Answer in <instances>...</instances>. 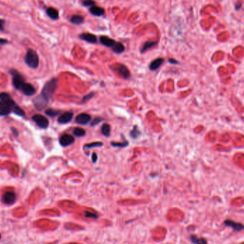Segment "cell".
Masks as SVG:
<instances>
[{
    "label": "cell",
    "instance_id": "cell-1",
    "mask_svg": "<svg viewBox=\"0 0 244 244\" xmlns=\"http://www.w3.org/2000/svg\"><path fill=\"white\" fill-rule=\"evenodd\" d=\"M0 116L9 115L17 105L6 92L0 93Z\"/></svg>",
    "mask_w": 244,
    "mask_h": 244
},
{
    "label": "cell",
    "instance_id": "cell-2",
    "mask_svg": "<svg viewBox=\"0 0 244 244\" xmlns=\"http://www.w3.org/2000/svg\"><path fill=\"white\" fill-rule=\"evenodd\" d=\"M58 80L53 78L44 85L43 89L42 90L41 94L39 95L47 101H49L50 97L52 96L54 92L56 91L57 87Z\"/></svg>",
    "mask_w": 244,
    "mask_h": 244
},
{
    "label": "cell",
    "instance_id": "cell-3",
    "mask_svg": "<svg viewBox=\"0 0 244 244\" xmlns=\"http://www.w3.org/2000/svg\"><path fill=\"white\" fill-rule=\"evenodd\" d=\"M25 63L32 69H37L39 64V56L33 49H28L24 57Z\"/></svg>",
    "mask_w": 244,
    "mask_h": 244
},
{
    "label": "cell",
    "instance_id": "cell-4",
    "mask_svg": "<svg viewBox=\"0 0 244 244\" xmlns=\"http://www.w3.org/2000/svg\"><path fill=\"white\" fill-rule=\"evenodd\" d=\"M10 74L12 76V84L17 90H21L22 87L25 84L24 79L22 75L18 71L15 70H11L9 71Z\"/></svg>",
    "mask_w": 244,
    "mask_h": 244
},
{
    "label": "cell",
    "instance_id": "cell-5",
    "mask_svg": "<svg viewBox=\"0 0 244 244\" xmlns=\"http://www.w3.org/2000/svg\"><path fill=\"white\" fill-rule=\"evenodd\" d=\"M33 121L42 129H46L49 126V120L42 115H35L32 117Z\"/></svg>",
    "mask_w": 244,
    "mask_h": 244
},
{
    "label": "cell",
    "instance_id": "cell-6",
    "mask_svg": "<svg viewBox=\"0 0 244 244\" xmlns=\"http://www.w3.org/2000/svg\"><path fill=\"white\" fill-rule=\"evenodd\" d=\"M116 72H117V73L119 74L122 78L124 79H128L130 77V72L129 69L124 65H117V67L115 68Z\"/></svg>",
    "mask_w": 244,
    "mask_h": 244
},
{
    "label": "cell",
    "instance_id": "cell-7",
    "mask_svg": "<svg viewBox=\"0 0 244 244\" xmlns=\"http://www.w3.org/2000/svg\"><path fill=\"white\" fill-rule=\"evenodd\" d=\"M74 138L71 135L69 134H64L61 136L59 139V143L60 145L63 147H67L69 145L73 144L74 143Z\"/></svg>",
    "mask_w": 244,
    "mask_h": 244
},
{
    "label": "cell",
    "instance_id": "cell-8",
    "mask_svg": "<svg viewBox=\"0 0 244 244\" xmlns=\"http://www.w3.org/2000/svg\"><path fill=\"white\" fill-rule=\"evenodd\" d=\"M2 200L5 204L12 205L16 200V195L13 192H7L2 195Z\"/></svg>",
    "mask_w": 244,
    "mask_h": 244
},
{
    "label": "cell",
    "instance_id": "cell-9",
    "mask_svg": "<svg viewBox=\"0 0 244 244\" xmlns=\"http://www.w3.org/2000/svg\"><path fill=\"white\" fill-rule=\"evenodd\" d=\"M33 102H34L35 107H36L37 110H41L43 109L44 107L47 106V105L48 104L49 101H47V100L44 99L43 97L40 96V95H39L38 97H37L34 100Z\"/></svg>",
    "mask_w": 244,
    "mask_h": 244
},
{
    "label": "cell",
    "instance_id": "cell-10",
    "mask_svg": "<svg viewBox=\"0 0 244 244\" xmlns=\"http://www.w3.org/2000/svg\"><path fill=\"white\" fill-rule=\"evenodd\" d=\"M21 90L25 95H27V96H32L36 93V89L33 85L29 84V83L25 82Z\"/></svg>",
    "mask_w": 244,
    "mask_h": 244
},
{
    "label": "cell",
    "instance_id": "cell-11",
    "mask_svg": "<svg viewBox=\"0 0 244 244\" xmlns=\"http://www.w3.org/2000/svg\"><path fill=\"white\" fill-rule=\"evenodd\" d=\"M91 120V116L87 113H82L77 115L76 117V122L80 125H87Z\"/></svg>",
    "mask_w": 244,
    "mask_h": 244
},
{
    "label": "cell",
    "instance_id": "cell-12",
    "mask_svg": "<svg viewBox=\"0 0 244 244\" xmlns=\"http://www.w3.org/2000/svg\"><path fill=\"white\" fill-rule=\"evenodd\" d=\"M73 112H67L60 115L58 118L57 121L60 124H66V123L69 122L73 118Z\"/></svg>",
    "mask_w": 244,
    "mask_h": 244
},
{
    "label": "cell",
    "instance_id": "cell-13",
    "mask_svg": "<svg viewBox=\"0 0 244 244\" xmlns=\"http://www.w3.org/2000/svg\"><path fill=\"white\" fill-rule=\"evenodd\" d=\"M224 224L228 227L232 228L235 231H242L244 230V226L240 223H236L235 221L231 220H226L224 221Z\"/></svg>",
    "mask_w": 244,
    "mask_h": 244
},
{
    "label": "cell",
    "instance_id": "cell-14",
    "mask_svg": "<svg viewBox=\"0 0 244 244\" xmlns=\"http://www.w3.org/2000/svg\"><path fill=\"white\" fill-rule=\"evenodd\" d=\"M99 41L103 45H104V46L107 47H111V48H112V47L115 45V44L117 43V42H116L115 40L106 36L100 37Z\"/></svg>",
    "mask_w": 244,
    "mask_h": 244
},
{
    "label": "cell",
    "instance_id": "cell-15",
    "mask_svg": "<svg viewBox=\"0 0 244 244\" xmlns=\"http://www.w3.org/2000/svg\"><path fill=\"white\" fill-rule=\"evenodd\" d=\"M79 37L84 41L89 42V43H96L97 42V37L93 34L83 33L79 35Z\"/></svg>",
    "mask_w": 244,
    "mask_h": 244
},
{
    "label": "cell",
    "instance_id": "cell-16",
    "mask_svg": "<svg viewBox=\"0 0 244 244\" xmlns=\"http://www.w3.org/2000/svg\"><path fill=\"white\" fill-rule=\"evenodd\" d=\"M89 12L92 14L94 15V16H97V17L103 16V15H104L105 13L104 9H103L102 7L95 6V5H93V6L90 7Z\"/></svg>",
    "mask_w": 244,
    "mask_h": 244
},
{
    "label": "cell",
    "instance_id": "cell-17",
    "mask_svg": "<svg viewBox=\"0 0 244 244\" xmlns=\"http://www.w3.org/2000/svg\"><path fill=\"white\" fill-rule=\"evenodd\" d=\"M163 61H164V60H163V58H158V59H156L155 60H153V62H151V64L149 65L150 70L154 71V70H157V69L159 68V67L162 66V65L163 64Z\"/></svg>",
    "mask_w": 244,
    "mask_h": 244
},
{
    "label": "cell",
    "instance_id": "cell-18",
    "mask_svg": "<svg viewBox=\"0 0 244 244\" xmlns=\"http://www.w3.org/2000/svg\"><path fill=\"white\" fill-rule=\"evenodd\" d=\"M47 14L52 19L57 20L59 18V12L56 9L53 8V7H49L47 9Z\"/></svg>",
    "mask_w": 244,
    "mask_h": 244
},
{
    "label": "cell",
    "instance_id": "cell-19",
    "mask_svg": "<svg viewBox=\"0 0 244 244\" xmlns=\"http://www.w3.org/2000/svg\"><path fill=\"white\" fill-rule=\"evenodd\" d=\"M84 21V17L81 15H74L71 17L70 19V22H72L73 24H77V25H79L82 24Z\"/></svg>",
    "mask_w": 244,
    "mask_h": 244
},
{
    "label": "cell",
    "instance_id": "cell-20",
    "mask_svg": "<svg viewBox=\"0 0 244 244\" xmlns=\"http://www.w3.org/2000/svg\"><path fill=\"white\" fill-rule=\"evenodd\" d=\"M157 44V41H148V42H147L146 43L143 45L142 48L141 49V52H144L147 51V50L151 48H152V47H155L156 45Z\"/></svg>",
    "mask_w": 244,
    "mask_h": 244
},
{
    "label": "cell",
    "instance_id": "cell-21",
    "mask_svg": "<svg viewBox=\"0 0 244 244\" xmlns=\"http://www.w3.org/2000/svg\"><path fill=\"white\" fill-rule=\"evenodd\" d=\"M112 49L115 53L121 54L122 53V52H124V51L125 50V47L124 45H123L122 43H120V42H117Z\"/></svg>",
    "mask_w": 244,
    "mask_h": 244
},
{
    "label": "cell",
    "instance_id": "cell-22",
    "mask_svg": "<svg viewBox=\"0 0 244 244\" xmlns=\"http://www.w3.org/2000/svg\"><path fill=\"white\" fill-rule=\"evenodd\" d=\"M111 132V128L109 124L107 123H105L102 125V133L103 135H104L106 137H109Z\"/></svg>",
    "mask_w": 244,
    "mask_h": 244
},
{
    "label": "cell",
    "instance_id": "cell-23",
    "mask_svg": "<svg viewBox=\"0 0 244 244\" xmlns=\"http://www.w3.org/2000/svg\"><path fill=\"white\" fill-rule=\"evenodd\" d=\"M73 134L76 137H83L86 134V131H85V130L83 129V128L77 127L74 128V131H73Z\"/></svg>",
    "mask_w": 244,
    "mask_h": 244
},
{
    "label": "cell",
    "instance_id": "cell-24",
    "mask_svg": "<svg viewBox=\"0 0 244 244\" xmlns=\"http://www.w3.org/2000/svg\"><path fill=\"white\" fill-rule=\"evenodd\" d=\"M191 241L193 243H207L204 238H198L195 236H191Z\"/></svg>",
    "mask_w": 244,
    "mask_h": 244
},
{
    "label": "cell",
    "instance_id": "cell-25",
    "mask_svg": "<svg viewBox=\"0 0 244 244\" xmlns=\"http://www.w3.org/2000/svg\"><path fill=\"white\" fill-rule=\"evenodd\" d=\"M45 113H46V114L49 117H55L57 116V115H59L60 111L59 110H56L53 109H48L45 111Z\"/></svg>",
    "mask_w": 244,
    "mask_h": 244
},
{
    "label": "cell",
    "instance_id": "cell-26",
    "mask_svg": "<svg viewBox=\"0 0 244 244\" xmlns=\"http://www.w3.org/2000/svg\"><path fill=\"white\" fill-rule=\"evenodd\" d=\"M130 135H131V137L133 138H137L139 136L140 132H139V130H138V128H137V126L134 127V128H133V130L130 132Z\"/></svg>",
    "mask_w": 244,
    "mask_h": 244
},
{
    "label": "cell",
    "instance_id": "cell-27",
    "mask_svg": "<svg viewBox=\"0 0 244 244\" xmlns=\"http://www.w3.org/2000/svg\"><path fill=\"white\" fill-rule=\"evenodd\" d=\"M111 145H112L113 147L125 148V147H127L128 145H129V143H128L127 141H124V143H114V142H112V143H111Z\"/></svg>",
    "mask_w": 244,
    "mask_h": 244
},
{
    "label": "cell",
    "instance_id": "cell-28",
    "mask_svg": "<svg viewBox=\"0 0 244 244\" xmlns=\"http://www.w3.org/2000/svg\"><path fill=\"white\" fill-rule=\"evenodd\" d=\"M103 145V143L102 142H94V143H92L90 144H87L85 145L84 148H95V147H101Z\"/></svg>",
    "mask_w": 244,
    "mask_h": 244
},
{
    "label": "cell",
    "instance_id": "cell-29",
    "mask_svg": "<svg viewBox=\"0 0 244 244\" xmlns=\"http://www.w3.org/2000/svg\"><path fill=\"white\" fill-rule=\"evenodd\" d=\"M82 4L84 7H92L93 5H95V2L94 0H84L82 2Z\"/></svg>",
    "mask_w": 244,
    "mask_h": 244
},
{
    "label": "cell",
    "instance_id": "cell-30",
    "mask_svg": "<svg viewBox=\"0 0 244 244\" xmlns=\"http://www.w3.org/2000/svg\"><path fill=\"white\" fill-rule=\"evenodd\" d=\"M94 92H91V93H89V94H88V95H85V96H84V97H83L82 102V103H84V102H87V101H89V100L90 99H92V98L93 97V96H94Z\"/></svg>",
    "mask_w": 244,
    "mask_h": 244
},
{
    "label": "cell",
    "instance_id": "cell-31",
    "mask_svg": "<svg viewBox=\"0 0 244 244\" xmlns=\"http://www.w3.org/2000/svg\"><path fill=\"white\" fill-rule=\"evenodd\" d=\"M103 118L102 117H96L94 118V120H93L92 122V126H94V125H97V124H99V122H101L102 121H103Z\"/></svg>",
    "mask_w": 244,
    "mask_h": 244
},
{
    "label": "cell",
    "instance_id": "cell-32",
    "mask_svg": "<svg viewBox=\"0 0 244 244\" xmlns=\"http://www.w3.org/2000/svg\"><path fill=\"white\" fill-rule=\"evenodd\" d=\"M7 43H8V41H7V39L0 38V51H1V49L2 48V46Z\"/></svg>",
    "mask_w": 244,
    "mask_h": 244
},
{
    "label": "cell",
    "instance_id": "cell-33",
    "mask_svg": "<svg viewBox=\"0 0 244 244\" xmlns=\"http://www.w3.org/2000/svg\"><path fill=\"white\" fill-rule=\"evenodd\" d=\"M85 216H86V217H89V218H97V215H95V214H94V213H92L90 212L85 213Z\"/></svg>",
    "mask_w": 244,
    "mask_h": 244
},
{
    "label": "cell",
    "instance_id": "cell-34",
    "mask_svg": "<svg viewBox=\"0 0 244 244\" xmlns=\"http://www.w3.org/2000/svg\"><path fill=\"white\" fill-rule=\"evenodd\" d=\"M4 20L0 19V31H3L4 30Z\"/></svg>",
    "mask_w": 244,
    "mask_h": 244
},
{
    "label": "cell",
    "instance_id": "cell-35",
    "mask_svg": "<svg viewBox=\"0 0 244 244\" xmlns=\"http://www.w3.org/2000/svg\"><path fill=\"white\" fill-rule=\"evenodd\" d=\"M92 158V162H93V163H96V162H97L98 156H97V155L96 154V153H93Z\"/></svg>",
    "mask_w": 244,
    "mask_h": 244
},
{
    "label": "cell",
    "instance_id": "cell-36",
    "mask_svg": "<svg viewBox=\"0 0 244 244\" xmlns=\"http://www.w3.org/2000/svg\"><path fill=\"white\" fill-rule=\"evenodd\" d=\"M168 62H169L170 63L172 64V65H177V64H178V62L177 61V60H174L173 58H171V59L168 60Z\"/></svg>",
    "mask_w": 244,
    "mask_h": 244
},
{
    "label": "cell",
    "instance_id": "cell-37",
    "mask_svg": "<svg viewBox=\"0 0 244 244\" xmlns=\"http://www.w3.org/2000/svg\"><path fill=\"white\" fill-rule=\"evenodd\" d=\"M13 130V132H14V135H15V136H18V132H17V130H15V129H13V130Z\"/></svg>",
    "mask_w": 244,
    "mask_h": 244
},
{
    "label": "cell",
    "instance_id": "cell-38",
    "mask_svg": "<svg viewBox=\"0 0 244 244\" xmlns=\"http://www.w3.org/2000/svg\"><path fill=\"white\" fill-rule=\"evenodd\" d=\"M0 238H1V235H0Z\"/></svg>",
    "mask_w": 244,
    "mask_h": 244
}]
</instances>
